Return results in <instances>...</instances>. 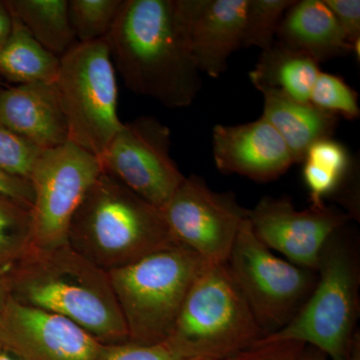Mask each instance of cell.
Here are the masks:
<instances>
[{"label": "cell", "instance_id": "6da1fadb", "mask_svg": "<svg viewBox=\"0 0 360 360\" xmlns=\"http://www.w3.org/2000/svg\"><path fill=\"white\" fill-rule=\"evenodd\" d=\"M125 86L168 108L191 105L200 91L179 0H124L108 37Z\"/></svg>", "mask_w": 360, "mask_h": 360}, {"label": "cell", "instance_id": "7a4b0ae2", "mask_svg": "<svg viewBox=\"0 0 360 360\" xmlns=\"http://www.w3.org/2000/svg\"><path fill=\"white\" fill-rule=\"evenodd\" d=\"M16 302L61 315L106 345L129 342L110 277L70 245H30L6 274Z\"/></svg>", "mask_w": 360, "mask_h": 360}, {"label": "cell", "instance_id": "3957f363", "mask_svg": "<svg viewBox=\"0 0 360 360\" xmlns=\"http://www.w3.org/2000/svg\"><path fill=\"white\" fill-rule=\"evenodd\" d=\"M68 245L108 272L177 243L158 208L103 172L71 220Z\"/></svg>", "mask_w": 360, "mask_h": 360}, {"label": "cell", "instance_id": "277c9868", "mask_svg": "<svg viewBox=\"0 0 360 360\" xmlns=\"http://www.w3.org/2000/svg\"><path fill=\"white\" fill-rule=\"evenodd\" d=\"M309 300L283 329L257 343L296 341L333 360H352L359 316V243L347 226L328 239Z\"/></svg>", "mask_w": 360, "mask_h": 360}, {"label": "cell", "instance_id": "5b68a950", "mask_svg": "<svg viewBox=\"0 0 360 360\" xmlns=\"http://www.w3.org/2000/svg\"><path fill=\"white\" fill-rule=\"evenodd\" d=\"M205 265L193 251L174 245L108 272L130 342L167 340Z\"/></svg>", "mask_w": 360, "mask_h": 360}, {"label": "cell", "instance_id": "8992f818", "mask_svg": "<svg viewBox=\"0 0 360 360\" xmlns=\"http://www.w3.org/2000/svg\"><path fill=\"white\" fill-rule=\"evenodd\" d=\"M264 333L225 264H205L165 340L205 360L248 349Z\"/></svg>", "mask_w": 360, "mask_h": 360}, {"label": "cell", "instance_id": "52a82bcc", "mask_svg": "<svg viewBox=\"0 0 360 360\" xmlns=\"http://www.w3.org/2000/svg\"><path fill=\"white\" fill-rule=\"evenodd\" d=\"M54 84L68 122V141L101 158L123 124L106 40L73 45L60 58Z\"/></svg>", "mask_w": 360, "mask_h": 360}, {"label": "cell", "instance_id": "ba28073f", "mask_svg": "<svg viewBox=\"0 0 360 360\" xmlns=\"http://www.w3.org/2000/svg\"><path fill=\"white\" fill-rule=\"evenodd\" d=\"M225 265L264 338L292 321L317 281L315 270L298 266L272 253L257 238L248 219L241 224Z\"/></svg>", "mask_w": 360, "mask_h": 360}, {"label": "cell", "instance_id": "9c48e42d", "mask_svg": "<svg viewBox=\"0 0 360 360\" xmlns=\"http://www.w3.org/2000/svg\"><path fill=\"white\" fill-rule=\"evenodd\" d=\"M101 174L98 158L72 142L40 153L30 179L32 245H68L71 220Z\"/></svg>", "mask_w": 360, "mask_h": 360}, {"label": "cell", "instance_id": "30bf717a", "mask_svg": "<svg viewBox=\"0 0 360 360\" xmlns=\"http://www.w3.org/2000/svg\"><path fill=\"white\" fill-rule=\"evenodd\" d=\"M160 210L175 243L210 265L226 264L248 214L234 194L213 191L195 174L186 177Z\"/></svg>", "mask_w": 360, "mask_h": 360}, {"label": "cell", "instance_id": "8fae6325", "mask_svg": "<svg viewBox=\"0 0 360 360\" xmlns=\"http://www.w3.org/2000/svg\"><path fill=\"white\" fill-rule=\"evenodd\" d=\"M170 148L169 129L141 116L123 123L98 160L103 172L160 210L186 179Z\"/></svg>", "mask_w": 360, "mask_h": 360}, {"label": "cell", "instance_id": "7c38bea8", "mask_svg": "<svg viewBox=\"0 0 360 360\" xmlns=\"http://www.w3.org/2000/svg\"><path fill=\"white\" fill-rule=\"evenodd\" d=\"M352 219L349 213L326 205L298 210L284 196H264L248 214L251 229L266 248L315 271L328 239Z\"/></svg>", "mask_w": 360, "mask_h": 360}, {"label": "cell", "instance_id": "4fadbf2b", "mask_svg": "<svg viewBox=\"0 0 360 360\" xmlns=\"http://www.w3.org/2000/svg\"><path fill=\"white\" fill-rule=\"evenodd\" d=\"M105 347L75 322L11 296L0 315V348L18 360H101Z\"/></svg>", "mask_w": 360, "mask_h": 360}, {"label": "cell", "instance_id": "5bb4252c", "mask_svg": "<svg viewBox=\"0 0 360 360\" xmlns=\"http://www.w3.org/2000/svg\"><path fill=\"white\" fill-rule=\"evenodd\" d=\"M212 153L219 172L258 182L276 180L295 165L285 142L264 116L243 124L215 125Z\"/></svg>", "mask_w": 360, "mask_h": 360}, {"label": "cell", "instance_id": "9a60e30c", "mask_svg": "<svg viewBox=\"0 0 360 360\" xmlns=\"http://www.w3.org/2000/svg\"><path fill=\"white\" fill-rule=\"evenodd\" d=\"M248 0H179L187 42L200 73L217 78L243 46Z\"/></svg>", "mask_w": 360, "mask_h": 360}, {"label": "cell", "instance_id": "2e32d148", "mask_svg": "<svg viewBox=\"0 0 360 360\" xmlns=\"http://www.w3.org/2000/svg\"><path fill=\"white\" fill-rule=\"evenodd\" d=\"M0 123L40 151L68 141V122L54 82L0 90Z\"/></svg>", "mask_w": 360, "mask_h": 360}, {"label": "cell", "instance_id": "e0dca14e", "mask_svg": "<svg viewBox=\"0 0 360 360\" xmlns=\"http://www.w3.org/2000/svg\"><path fill=\"white\" fill-rule=\"evenodd\" d=\"M276 42L307 54L317 63L352 52V45L323 0L295 1L277 28Z\"/></svg>", "mask_w": 360, "mask_h": 360}, {"label": "cell", "instance_id": "ac0fdd59", "mask_svg": "<svg viewBox=\"0 0 360 360\" xmlns=\"http://www.w3.org/2000/svg\"><path fill=\"white\" fill-rule=\"evenodd\" d=\"M264 117L285 142L296 163L302 162L315 142L333 136L338 117L310 103H300L276 92H262Z\"/></svg>", "mask_w": 360, "mask_h": 360}, {"label": "cell", "instance_id": "d6986e66", "mask_svg": "<svg viewBox=\"0 0 360 360\" xmlns=\"http://www.w3.org/2000/svg\"><path fill=\"white\" fill-rule=\"evenodd\" d=\"M321 71L319 63L307 54L274 42L262 51L250 78L260 92H276L300 103H309Z\"/></svg>", "mask_w": 360, "mask_h": 360}, {"label": "cell", "instance_id": "ffe728a7", "mask_svg": "<svg viewBox=\"0 0 360 360\" xmlns=\"http://www.w3.org/2000/svg\"><path fill=\"white\" fill-rule=\"evenodd\" d=\"M59 65L60 58L45 49L20 21L13 18L11 35L0 47V77L15 85L53 84Z\"/></svg>", "mask_w": 360, "mask_h": 360}, {"label": "cell", "instance_id": "44dd1931", "mask_svg": "<svg viewBox=\"0 0 360 360\" xmlns=\"http://www.w3.org/2000/svg\"><path fill=\"white\" fill-rule=\"evenodd\" d=\"M6 4L11 15L58 58L77 44L68 15V0H8Z\"/></svg>", "mask_w": 360, "mask_h": 360}, {"label": "cell", "instance_id": "7402d4cb", "mask_svg": "<svg viewBox=\"0 0 360 360\" xmlns=\"http://www.w3.org/2000/svg\"><path fill=\"white\" fill-rule=\"evenodd\" d=\"M32 207L0 194V274H6L32 245Z\"/></svg>", "mask_w": 360, "mask_h": 360}, {"label": "cell", "instance_id": "603a6c76", "mask_svg": "<svg viewBox=\"0 0 360 360\" xmlns=\"http://www.w3.org/2000/svg\"><path fill=\"white\" fill-rule=\"evenodd\" d=\"M124 0H70L68 15L79 44L105 39Z\"/></svg>", "mask_w": 360, "mask_h": 360}, {"label": "cell", "instance_id": "cb8c5ba5", "mask_svg": "<svg viewBox=\"0 0 360 360\" xmlns=\"http://www.w3.org/2000/svg\"><path fill=\"white\" fill-rule=\"evenodd\" d=\"M293 4V0H248L243 46L257 47L262 51L270 49L284 13Z\"/></svg>", "mask_w": 360, "mask_h": 360}, {"label": "cell", "instance_id": "d4e9b609", "mask_svg": "<svg viewBox=\"0 0 360 360\" xmlns=\"http://www.w3.org/2000/svg\"><path fill=\"white\" fill-rule=\"evenodd\" d=\"M309 103L324 112L354 120L359 117V94L343 78L321 71Z\"/></svg>", "mask_w": 360, "mask_h": 360}, {"label": "cell", "instance_id": "484cf974", "mask_svg": "<svg viewBox=\"0 0 360 360\" xmlns=\"http://www.w3.org/2000/svg\"><path fill=\"white\" fill-rule=\"evenodd\" d=\"M41 151L0 123V169L30 180Z\"/></svg>", "mask_w": 360, "mask_h": 360}, {"label": "cell", "instance_id": "4316f807", "mask_svg": "<svg viewBox=\"0 0 360 360\" xmlns=\"http://www.w3.org/2000/svg\"><path fill=\"white\" fill-rule=\"evenodd\" d=\"M101 360H205L187 354L168 340L151 345L134 342L106 345Z\"/></svg>", "mask_w": 360, "mask_h": 360}, {"label": "cell", "instance_id": "83f0119b", "mask_svg": "<svg viewBox=\"0 0 360 360\" xmlns=\"http://www.w3.org/2000/svg\"><path fill=\"white\" fill-rule=\"evenodd\" d=\"M326 168L345 179L350 167V158L345 146L328 137L310 146L304 160ZM302 161V162H303Z\"/></svg>", "mask_w": 360, "mask_h": 360}, {"label": "cell", "instance_id": "f1b7e54d", "mask_svg": "<svg viewBox=\"0 0 360 360\" xmlns=\"http://www.w3.org/2000/svg\"><path fill=\"white\" fill-rule=\"evenodd\" d=\"M304 347L305 345L296 341L257 343L220 360H295Z\"/></svg>", "mask_w": 360, "mask_h": 360}, {"label": "cell", "instance_id": "f546056e", "mask_svg": "<svg viewBox=\"0 0 360 360\" xmlns=\"http://www.w3.org/2000/svg\"><path fill=\"white\" fill-rule=\"evenodd\" d=\"M352 47L360 44L359 0H323Z\"/></svg>", "mask_w": 360, "mask_h": 360}, {"label": "cell", "instance_id": "4dcf8cb0", "mask_svg": "<svg viewBox=\"0 0 360 360\" xmlns=\"http://www.w3.org/2000/svg\"><path fill=\"white\" fill-rule=\"evenodd\" d=\"M0 194L8 196L32 207L33 191L30 180L21 179L0 169Z\"/></svg>", "mask_w": 360, "mask_h": 360}, {"label": "cell", "instance_id": "1f68e13d", "mask_svg": "<svg viewBox=\"0 0 360 360\" xmlns=\"http://www.w3.org/2000/svg\"><path fill=\"white\" fill-rule=\"evenodd\" d=\"M13 18L6 1H0V47L2 46L13 30Z\"/></svg>", "mask_w": 360, "mask_h": 360}, {"label": "cell", "instance_id": "d6a6232c", "mask_svg": "<svg viewBox=\"0 0 360 360\" xmlns=\"http://www.w3.org/2000/svg\"><path fill=\"white\" fill-rule=\"evenodd\" d=\"M295 360H333L326 356V354H322L319 350L310 347L309 348L305 345L303 347L302 352L300 355L296 357Z\"/></svg>", "mask_w": 360, "mask_h": 360}, {"label": "cell", "instance_id": "836d02e7", "mask_svg": "<svg viewBox=\"0 0 360 360\" xmlns=\"http://www.w3.org/2000/svg\"><path fill=\"white\" fill-rule=\"evenodd\" d=\"M9 297H11V295H9L6 276L0 274V315L4 311Z\"/></svg>", "mask_w": 360, "mask_h": 360}, {"label": "cell", "instance_id": "e575fe53", "mask_svg": "<svg viewBox=\"0 0 360 360\" xmlns=\"http://www.w3.org/2000/svg\"><path fill=\"white\" fill-rule=\"evenodd\" d=\"M0 360H18L14 359L13 356H11V354H7V352H4L2 350L1 352H0Z\"/></svg>", "mask_w": 360, "mask_h": 360}, {"label": "cell", "instance_id": "d590c367", "mask_svg": "<svg viewBox=\"0 0 360 360\" xmlns=\"http://www.w3.org/2000/svg\"><path fill=\"white\" fill-rule=\"evenodd\" d=\"M2 352V349H1V348H0V352Z\"/></svg>", "mask_w": 360, "mask_h": 360}]
</instances>
